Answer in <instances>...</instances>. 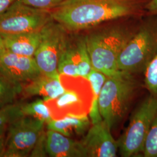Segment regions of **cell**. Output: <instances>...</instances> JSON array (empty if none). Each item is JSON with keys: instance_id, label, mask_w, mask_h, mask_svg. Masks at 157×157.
<instances>
[{"instance_id": "obj_7", "label": "cell", "mask_w": 157, "mask_h": 157, "mask_svg": "<svg viewBox=\"0 0 157 157\" xmlns=\"http://www.w3.org/2000/svg\"><path fill=\"white\" fill-rule=\"evenodd\" d=\"M41 39L34 56L41 73L59 76L58 63L69 40L67 30L52 19L40 31Z\"/></svg>"}, {"instance_id": "obj_19", "label": "cell", "mask_w": 157, "mask_h": 157, "mask_svg": "<svg viewBox=\"0 0 157 157\" xmlns=\"http://www.w3.org/2000/svg\"><path fill=\"white\" fill-rule=\"evenodd\" d=\"M22 89V84L12 82L0 72V109L14 103Z\"/></svg>"}, {"instance_id": "obj_6", "label": "cell", "mask_w": 157, "mask_h": 157, "mask_svg": "<svg viewBox=\"0 0 157 157\" xmlns=\"http://www.w3.org/2000/svg\"><path fill=\"white\" fill-rule=\"evenodd\" d=\"M157 116V97L150 94L137 108L128 128L117 141L122 157H132L143 152L146 136Z\"/></svg>"}, {"instance_id": "obj_11", "label": "cell", "mask_w": 157, "mask_h": 157, "mask_svg": "<svg viewBox=\"0 0 157 157\" xmlns=\"http://www.w3.org/2000/svg\"><path fill=\"white\" fill-rule=\"evenodd\" d=\"M111 129L104 121L91 124L81 141L87 157H115L118 142L111 133Z\"/></svg>"}, {"instance_id": "obj_26", "label": "cell", "mask_w": 157, "mask_h": 157, "mask_svg": "<svg viewBox=\"0 0 157 157\" xmlns=\"http://www.w3.org/2000/svg\"><path fill=\"white\" fill-rule=\"evenodd\" d=\"M7 126L0 128V157H3L5 150Z\"/></svg>"}, {"instance_id": "obj_9", "label": "cell", "mask_w": 157, "mask_h": 157, "mask_svg": "<svg viewBox=\"0 0 157 157\" xmlns=\"http://www.w3.org/2000/svg\"><path fill=\"white\" fill-rule=\"evenodd\" d=\"M45 124L37 119L25 115L13 120L7 126L3 157L29 156Z\"/></svg>"}, {"instance_id": "obj_10", "label": "cell", "mask_w": 157, "mask_h": 157, "mask_svg": "<svg viewBox=\"0 0 157 157\" xmlns=\"http://www.w3.org/2000/svg\"><path fill=\"white\" fill-rule=\"evenodd\" d=\"M93 68L86 36H79L73 40L69 38L59 61V74L66 76L87 78Z\"/></svg>"}, {"instance_id": "obj_5", "label": "cell", "mask_w": 157, "mask_h": 157, "mask_svg": "<svg viewBox=\"0 0 157 157\" xmlns=\"http://www.w3.org/2000/svg\"><path fill=\"white\" fill-rule=\"evenodd\" d=\"M65 91L58 98L46 102L52 119L68 115H89L93 101V91L88 79L60 75Z\"/></svg>"}, {"instance_id": "obj_20", "label": "cell", "mask_w": 157, "mask_h": 157, "mask_svg": "<svg viewBox=\"0 0 157 157\" xmlns=\"http://www.w3.org/2000/svg\"><path fill=\"white\" fill-rule=\"evenodd\" d=\"M144 82L150 94L157 97V53L144 71Z\"/></svg>"}, {"instance_id": "obj_13", "label": "cell", "mask_w": 157, "mask_h": 157, "mask_svg": "<svg viewBox=\"0 0 157 157\" xmlns=\"http://www.w3.org/2000/svg\"><path fill=\"white\" fill-rule=\"evenodd\" d=\"M65 91L61 77H51L44 74L22 84L21 94L25 97L40 96L45 101L58 98Z\"/></svg>"}, {"instance_id": "obj_16", "label": "cell", "mask_w": 157, "mask_h": 157, "mask_svg": "<svg viewBox=\"0 0 157 157\" xmlns=\"http://www.w3.org/2000/svg\"><path fill=\"white\" fill-rule=\"evenodd\" d=\"M40 31L2 36L6 50L21 56L34 57L41 39Z\"/></svg>"}, {"instance_id": "obj_12", "label": "cell", "mask_w": 157, "mask_h": 157, "mask_svg": "<svg viewBox=\"0 0 157 157\" xmlns=\"http://www.w3.org/2000/svg\"><path fill=\"white\" fill-rule=\"evenodd\" d=\"M0 72L17 83L23 84L41 74L34 57L6 50L0 58Z\"/></svg>"}, {"instance_id": "obj_1", "label": "cell", "mask_w": 157, "mask_h": 157, "mask_svg": "<svg viewBox=\"0 0 157 157\" xmlns=\"http://www.w3.org/2000/svg\"><path fill=\"white\" fill-rule=\"evenodd\" d=\"M149 0H64L50 10L53 20L76 33L101 23L146 15Z\"/></svg>"}, {"instance_id": "obj_14", "label": "cell", "mask_w": 157, "mask_h": 157, "mask_svg": "<svg viewBox=\"0 0 157 157\" xmlns=\"http://www.w3.org/2000/svg\"><path fill=\"white\" fill-rule=\"evenodd\" d=\"M46 151L52 157H87L81 141L54 130L46 132Z\"/></svg>"}, {"instance_id": "obj_23", "label": "cell", "mask_w": 157, "mask_h": 157, "mask_svg": "<svg viewBox=\"0 0 157 157\" xmlns=\"http://www.w3.org/2000/svg\"><path fill=\"white\" fill-rule=\"evenodd\" d=\"M29 6L43 10L50 11L64 0H22Z\"/></svg>"}, {"instance_id": "obj_15", "label": "cell", "mask_w": 157, "mask_h": 157, "mask_svg": "<svg viewBox=\"0 0 157 157\" xmlns=\"http://www.w3.org/2000/svg\"><path fill=\"white\" fill-rule=\"evenodd\" d=\"M91 124L88 115H68L58 119H52L46 125L48 130L56 131L71 138L85 135Z\"/></svg>"}, {"instance_id": "obj_27", "label": "cell", "mask_w": 157, "mask_h": 157, "mask_svg": "<svg viewBox=\"0 0 157 157\" xmlns=\"http://www.w3.org/2000/svg\"><path fill=\"white\" fill-rule=\"evenodd\" d=\"M15 0H0V13L6 11Z\"/></svg>"}, {"instance_id": "obj_8", "label": "cell", "mask_w": 157, "mask_h": 157, "mask_svg": "<svg viewBox=\"0 0 157 157\" xmlns=\"http://www.w3.org/2000/svg\"><path fill=\"white\" fill-rule=\"evenodd\" d=\"M51 19L50 11L34 8L22 0H15L0 13V35L39 32Z\"/></svg>"}, {"instance_id": "obj_28", "label": "cell", "mask_w": 157, "mask_h": 157, "mask_svg": "<svg viewBox=\"0 0 157 157\" xmlns=\"http://www.w3.org/2000/svg\"><path fill=\"white\" fill-rule=\"evenodd\" d=\"M6 51V45L3 37L0 35V58Z\"/></svg>"}, {"instance_id": "obj_4", "label": "cell", "mask_w": 157, "mask_h": 157, "mask_svg": "<svg viewBox=\"0 0 157 157\" xmlns=\"http://www.w3.org/2000/svg\"><path fill=\"white\" fill-rule=\"evenodd\" d=\"M133 75L122 73L108 77L99 97L102 119L112 129L123 119L137 87Z\"/></svg>"}, {"instance_id": "obj_2", "label": "cell", "mask_w": 157, "mask_h": 157, "mask_svg": "<svg viewBox=\"0 0 157 157\" xmlns=\"http://www.w3.org/2000/svg\"><path fill=\"white\" fill-rule=\"evenodd\" d=\"M136 30L131 31L124 26H113L86 36L93 67L108 77L122 73L118 69V59Z\"/></svg>"}, {"instance_id": "obj_22", "label": "cell", "mask_w": 157, "mask_h": 157, "mask_svg": "<svg viewBox=\"0 0 157 157\" xmlns=\"http://www.w3.org/2000/svg\"><path fill=\"white\" fill-rule=\"evenodd\" d=\"M20 103H13L0 109V128L7 126L13 120L22 116Z\"/></svg>"}, {"instance_id": "obj_3", "label": "cell", "mask_w": 157, "mask_h": 157, "mask_svg": "<svg viewBox=\"0 0 157 157\" xmlns=\"http://www.w3.org/2000/svg\"><path fill=\"white\" fill-rule=\"evenodd\" d=\"M146 16L119 56V71L143 73L157 53V15Z\"/></svg>"}, {"instance_id": "obj_24", "label": "cell", "mask_w": 157, "mask_h": 157, "mask_svg": "<svg viewBox=\"0 0 157 157\" xmlns=\"http://www.w3.org/2000/svg\"><path fill=\"white\" fill-rule=\"evenodd\" d=\"M46 151V132L44 130L40 135L39 139L34 146L29 157H45Z\"/></svg>"}, {"instance_id": "obj_21", "label": "cell", "mask_w": 157, "mask_h": 157, "mask_svg": "<svg viewBox=\"0 0 157 157\" xmlns=\"http://www.w3.org/2000/svg\"><path fill=\"white\" fill-rule=\"evenodd\" d=\"M142 152L144 157H157V116L147 135Z\"/></svg>"}, {"instance_id": "obj_18", "label": "cell", "mask_w": 157, "mask_h": 157, "mask_svg": "<svg viewBox=\"0 0 157 157\" xmlns=\"http://www.w3.org/2000/svg\"><path fill=\"white\" fill-rule=\"evenodd\" d=\"M20 109L22 115L37 119L46 124L52 119L50 109L43 98L30 102L22 103L20 105Z\"/></svg>"}, {"instance_id": "obj_25", "label": "cell", "mask_w": 157, "mask_h": 157, "mask_svg": "<svg viewBox=\"0 0 157 157\" xmlns=\"http://www.w3.org/2000/svg\"><path fill=\"white\" fill-rule=\"evenodd\" d=\"M146 15H157V0H149L145 6Z\"/></svg>"}, {"instance_id": "obj_17", "label": "cell", "mask_w": 157, "mask_h": 157, "mask_svg": "<svg viewBox=\"0 0 157 157\" xmlns=\"http://www.w3.org/2000/svg\"><path fill=\"white\" fill-rule=\"evenodd\" d=\"M108 76L105 74L92 69L87 78L89 81L93 91L92 105L89 113L91 124H97L102 121L99 110L98 100L101 89L105 83Z\"/></svg>"}]
</instances>
